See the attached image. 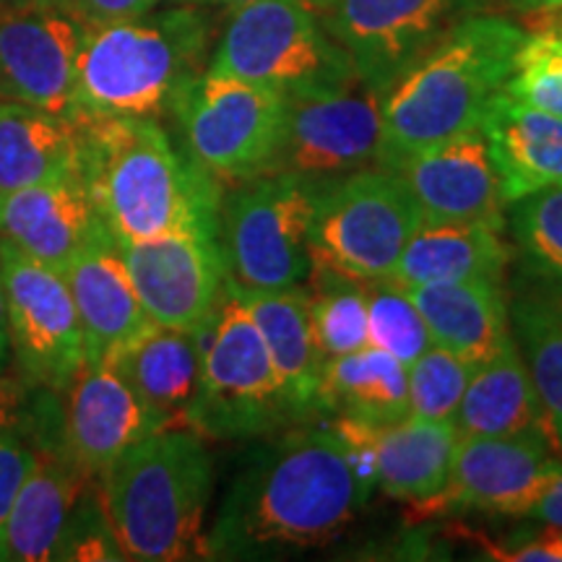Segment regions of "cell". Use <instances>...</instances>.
Listing matches in <instances>:
<instances>
[{"label": "cell", "mask_w": 562, "mask_h": 562, "mask_svg": "<svg viewBox=\"0 0 562 562\" xmlns=\"http://www.w3.org/2000/svg\"><path fill=\"white\" fill-rule=\"evenodd\" d=\"M334 425L263 440L245 456L206 533V558L256 560L328 544L370 497Z\"/></svg>", "instance_id": "cell-1"}, {"label": "cell", "mask_w": 562, "mask_h": 562, "mask_svg": "<svg viewBox=\"0 0 562 562\" xmlns=\"http://www.w3.org/2000/svg\"><path fill=\"white\" fill-rule=\"evenodd\" d=\"M81 175L115 243L220 224V180L175 149L157 117L76 115Z\"/></svg>", "instance_id": "cell-2"}, {"label": "cell", "mask_w": 562, "mask_h": 562, "mask_svg": "<svg viewBox=\"0 0 562 562\" xmlns=\"http://www.w3.org/2000/svg\"><path fill=\"white\" fill-rule=\"evenodd\" d=\"M526 37L513 21L474 13L459 21L383 97V161L480 131L505 91Z\"/></svg>", "instance_id": "cell-3"}, {"label": "cell", "mask_w": 562, "mask_h": 562, "mask_svg": "<svg viewBox=\"0 0 562 562\" xmlns=\"http://www.w3.org/2000/svg\"><path fill=\"white\" fill-rule=\"evenodd\" d=\"M102 508L117 550L128 560L206 558V516L214 459L188 427L133 442L102 476Z\"/></svg>", "instance_id": "cell-4"}, {"label": "cell", "mask_w": 562, "mask_h": 562, "mask_svg": "<svg viewBox=\"0 0 562 562\" xmlns=\"http://www.w3.org/2000/svg\"><path fill=\"white\" fill-rule=\"evenodd\" d=\"M211 24L199 3L87 26L76 63V115L159 117L203 70Z\"/></svg>", "instance_id": "cell-5"}, {"label": "cell", "mask_w": 562, "mask_h": 562, "mask_svg": "<svg viewBox=\"0 0 562 562\" xmlns=\"http://www.w3.org/2000/svg\"><path fill=\"white\" fill-rule=\"evenodd\" d=\"M195 339L201 347V383L188 414V430L209 440H250L302 425L261 331L229 284Z\"/></svg>", "instance_id": "cell-6"}, {"label": "cell", "mask_w": 562, "mask_h": 562, "mask_svg": "<svg viewBox=\"0 0 562 562\" xmlns=\"http://www.w3.org/2000/svg\"><path fill=\"white\" fill-rule=\"evenodd\" d=\"M318 182L311 222V271L389 281L422 222V211L391 167L372 165Z\"/></svg>", "instance_id": "cell-7"}, {"label": "cell", "mask_w": 562, "mask_h": 562, "mask_svg": "<svg viewBox=\"0 0 562 562\" xmlns=\"http://www.w3.org/2000/svg\"><path fill=\"white\" fill-rule=\"evenodd\" d=\"M209 70L302 97L357 79L341 45L305 0H252L232 11Z\"/></svg>", "instance_id": "cell-8"}, {"label": "cell", "mask_w": 562, "mask_h": 562, "mask_svg": "<svg viewBox=\"0 0 562 562\" xmlns=\"http://www.w3.org/2000/svg\"><path fill=\"white\" fill-rule=\"evenodd\" d=\"M315 195V180L266 172L222 199L220 243L237 286L284 290L311 277Z\"/></svg>", "instance_id": "cell-9"}, {"label": "cell", "mask_w": 562, "mask_h": 562, "mask_svg": "<svg viewBox=\"0 0 562 562\" xmlns=\"http://www.w3.org/2000/svg\"><path fill=\"white\" fill-rule=\"evenodd\" d=\"M188 151L216 180H250L277 170L284 144L286 97L201 70L172 104Z\"/></svg>", "instance_id": "cell-10"}, {"label": "cell", "mask_w": 562, "mask_h": 562, "mask_svg": "<svg viewBox=\"0 0 562 562\" xmlns=\"http://www.w3.org/2000/svg\"><path fill=\"white\" fill-rule=\"evenodd\" d=\"M11 357L24 381L63 393L83 364V334L66 277L53 266L0 240Z\"/></svg>", "instance_id": "cell-11"}, {"label": "cell", "mask_w": 562, "mask_h": 562, "mask_svg": "<svg viewBox=\"0 0 562 562\" xmlns=\"http://www.w3.org/2000/svg\"><path fill=\"white\" fill-rule=\"evenodd\" d=\"M487 0H328L318 11L355 74L385 94L463 19Z\"/></svg>", "instance_id": "cell-12"}, {"label": "cell", "mask_w": 562, "mask_h": 562, "mask_svg": "<svg viewBox=\"0 0 562 562\" xmlns=\"http://www.w3.org/2000/svg\"><path fill=\"white\" fill-rule=\"evenodd\" d=\"M383 97L360 76L336 89L286 100L277 170L331 180L383 161Z\"/></svg>", "instance_id": "cell-13"}, {"label": "cell", "mask_w": 562, "mask_h": 562, "mask_svg": "<svg viewBox=\"0 0 562 562\" xmlns=\"http://www.w3.org/2000/svg\"><path fill=\"white\" fill-rule=\"evenodd\" d=\"M115 245L140 305L157 326L195 334L214 315L229 277L220 224H191Z\"/></svg>", "instance_id": "cell-14"}, {"label": "cell", "mask_w": 562, "mask_h": 562, "mask_svg": "<svg viewBox=\"0 0 562 562\" xmlns=\"http://www.w3.org/2000/svg\"><path fill=\"white\" fill-rule=\"evenodd\" d=\"M562 474V456L544 430L503 438H459L451 482L419 510H482L490 516H521Z\"/></svg>", "instance_id": "cell-15"}, {"label": "cell", "mask_w": 562, "mask_h": 562, "mask_svg": "<svg viewBox=\"0 0 562 562\" xmlns=\"http://www.w3.org/2000/svg\"><path fill=\"white\" fill-rule=\"evenodd\" d=\"M83 30L70 11L26 5L0 13V102L76 115V63Z\"/></svg>", "instance_id": "cell-16"}, {"label": "cell", "mask_w": 562, "mask_h": 562, "mask_svg": "<svg viewBox=\"0 0 562 562\" xmlns=\"http://www.w3.org/2000/svg\"><path fill=\"white\" fill-rule=\"evenodd\" d=\"M425 222L505 229L503 195L482 131H469L391 161Z\"/></svg>", "instance_id": "cell-17"}, {"label": "cell", "mask_w": 562, "mask_h": 562, "mask_svg": "<svg viewBox=\"0 0 562 562\" xmlns=\"http://www.w3.org/2000/svg\"><path fill=\"white\" fill-rule=\"evenodd\" d=\"M63 393V451L89 480H100L133 442L159 430L110 360L83 364Z\"/></svg>", "instance_id": "cell-18"}, {"label": "cell", "mask_w": 562, "mask_h": 562, "mask_svg": "<svg viewBox=\"0 0 562 562\" xmlns=\"http://www.w3.org/2000/svg\"><path fill=\"white\" fill-rule=\"evenodd\" d=\"M79 313L87 362H100L128 347L157 323L140 305L133 279L110 232L76 252L60 271Z\"/></svg>", "instance_id": "cell-19"}, {"label": "cell", "mask_w": 562, "mask_h": 562, "mask_svg": "<svg viewBox=\"0 0 562 562\" xmlns=\"http://www.w3.org/2000/svg\"><path fill=\"white\" fill-rule=\"evenodd\" d=\"M104 232L83 175L0 193V240L58 271Z\"/></svg>", "instance_id": "cell-20"}, {"label": "cell", "mask_w": 562, "mask_h": 562, "mask_svg": "<svg viewBox=\"0 0 562 562\" xmlns=\"http://www.w3.org/2000/svg\"><path fill=\"white\" fill-rule=\"evenodd\" d=\"M227 284L261 331L297 419L321 417L323 357L313 334L311 290L302 284L284 290H245L229 277Z\"/></svg>", "instance_id": "cell-21"}, {"label": "cell", "mask_w": 562, "mask_h": 562, "mask_svg": "<svg viewBox=\"0 0 562 562\" xmlns=\"http://www.w3.org/2000/svg\"><path fill=\"white\" fill-rule=\"evenodd\" d=\"M480 131L487 138L505 203L562 186V117L510 100L503 91L490 104Z\"/></svg>", "instance_id": "cell-22"}, {"label": "cell", "mask_w": 562, "mask_h": 562, "mask_svg": "<svg viewBox=\"0 0 562 562\" xmlns=\"http://www.w3.org/2000/svg\"><path fill=\"white\" fill-rule=\"evenodd\" d=\"M351 425L360 430L375 456L378 484L385 495L417 508L446 492L453 472L456 446H459L456 422L404 417L383 427L360 425V422Z\"/></svg>", "instance_id": "cell-23"}, {"label": "cell", "mask_w": 562, "mask_h": 562, "mask_svg": "<svg viewBox=\"0 0 562 562\" xmlns=\"http://www.w3.org/2000/svg\"><path fill=\"white\" fill-rule=\"evenodd\" d=\"M89 476L63 451H37L32 472L16 492L0 537V560H58L70 513L81 501Z\"/></svg>", "instance_id": "cell-24"}, {"label": "cell", "mask_w": 562, "mask_h": 562, "mask_svg": "<svg viewBox=\"0 0 562 562\" xmlns=\"http://www.w3.org/2000/svg\"><path fill=\"white\" fill-rule=\"evenodd\" d=\"M108 360L149 409L159 430L188 427L201 383V347L195 334L157 326Z\"/></svg>", "instance_id": "cell-25"}, {"label": "cell", "mask_w": 562, "mask_h": 562, "mask_svg": "<svg viewBox=\"0 0 562 562\" xmlns=\"http://www.w3.org/2000/svg\"><path fill=\"white\" fill-rule=\"evenodd\" d=\"M510 258L503 229L490 224L422 222L389 281L402 290L456 281L503 284Z\"/></svg>", "instance_id": "cell-26"}, {"label": "cell", "mask_w": 562, "mask_h": 562, "mask_svg": "<svg viewBox=\"0 0 562 562\" xmlns=\"http://www.w3.org/2000/svg\"><path fill=\"white\" fill-rule=\"evenodd\" d=\"M435 347L480 364L513 339L510 311L501 284L456 281L406 290Z\"/></svg>", "instance_id": "cell-27"}, {"label": "cell", "mask_w": 562, "mask_h": 562, "mask_svg": "<svg viewBox=\"0 0 562 562\" xmlns=\"http://www.w3.org/2000/svg\"><path fill=\"white\" fill-rule=\"evenodd\" d=\"M81 175L76 115L0 102V193Z\"/></svg>", "instance_id": "cell-28"}, {"label": "cell", "mask_w": 562, "mask_h": 562, "mask_svg": "<svg viewBox=\"0 0 562 562\" xmlns=\"http://www.w3.org/2000/svg\"><path fill=\"white\" fill-rule=\"evenodd\" d=\"M318 396L323 414L370 427L393 425L409 417V368L368 344L323 362Z\"/></svg>", "instance_id": "cell-29"}, {"label": "cell", "mask_w": 562, "mask_h": 562, "mask_svg": "<svg viewBox=\"0 0 562 562\" xmlns=\"http://www.w3.org/2000/svg\"><path fill=\"white\" fill-rule=\"evenodd\" d=\"M453 422L459 438H503L544 430L542 404L516 339L476 364Z\"/></svg>", "instance_id": "cell-30"}, {"label": "cell", "mask_w": 562, "mask_h": 562, "mask_svg": "<svg viewBox=\"0 0 562 562\" xmlns=\"http://www.w3.org/2000/svg\"><path fill=\"white\" fill-rule=\"evenodd\" d=\"M508 311L513 339L542 404L547 438L562 456V290L537 281Z\"/></svg>", "instance_id": "cell-31"}, {"label": "cell", "mask_w": 562, "mask_h": 562, "mask_svg": "<svg viewBox=\"0 0 562 562\" xmlns=\"http://www.w3.org/2000/svg\"><path fill=\"white\" fill-rule=\"evenodd\" d=\"M313 271L318 284L311 290V321L323 362L368 347V281Z\"/></svg>", "instance_id": "cell-32"}, {"label": "cell", "mask_w": 562, "mask_h": 562, "mask_svg": "<svg viewBox=\"0 0 562 562\" xmlns=\"http://www.w3.org/2000/svg\"><path fill=\"white\" fill-rule=\"evenodd\" d=\"M510 229L526 271L562 290V186L510 203Z\"/></svg>", "instance_id": "cell-33"}, {"label": "cell", "mask_w": 562, "mask_h": 562, "mask_svg": "<svg viewBox=\"0 0 562 562\" xmlns=\"http://www.w3.org/2000/svg\"><path fill=\"white\" fill-rule=\"evenodd\" d=\"M368 328L372 347L385 349L406 368L432 347L417 305L391 281H368Z\"/></svg>", "instance_id": "cell-34"}, {"label": "cell", "mask_w": 562, "mask_h": 562, "mask_svg": "<svg viewBox=\"0 0 562 562\" xmlns=\"http://www.w3.org/2000/svg\"><path fill=\"white\" fill-rule=\"evenodd\" d=\"M474 368L432 344L409 364V417L453 422Z\"/></svg>", "instance_id": "cell-35"}, {"label": "cell", "mask_w": 562, "mask_h": 562, "mask_svg": "<svg viewBox=\"0 0 562 562\" xmlns=\"http://www.w3.org/2000/svg\"><path fill=\"white\" fill-rule=\"evenodd\" d=\"M510 100L562 117V40L526 32L505 83Z\"/></svg>", "instance_id": "cell-36"}, {"label": "cell", "mask_w": 562, "mask_h": 562, "mask_svg": "<svg viewBox=\"0 0 562 562\" xmlns=\"http://www.w3.org/2000/svg\"><path fill=\"white\" fill-rule=\"evenodd\" d=\"M482 550L492 560L505 562H562V529L539 524L537 531L516 533L508 542L480 539Z\"/></svg>", "instance_id": "cell-37"}, {"label": "cell", "mask_w": 562, "mask_h": 562, "mask_svg": "<svg viewBox=\"0 0 562 562\" xmlns=\"http://www.w3.org/2000/svg\"><path fill=\"white\" fill-rule=\"evenodd\" d=\"M37 451L21 435L0 430V537H3L5 518L16 501V492L32 472Z\"/></svg>", "instance_id": "cell-38"}, {"label": "cell", "mask_w": 562, "mask_h": 562, "mask_svg": "<svg viewBox=\"0 0 562 562\" xmlns=\"http://www.w3.org/2000/svg\"><path fill=\"white\" fill-rule=\"evenodd\" d=\"M37 412L40 402L32 396L30 383L3 372L0 375V430H11L26 440L34 430Z\"/></svg>", "instance_id": "cell-39"}, {"label": "cell", "mask_w": 562, "mask_h": 562, "mask_svg": "<svg viewBox=\"0 0 562 562\" xmlns=\"http://www.w3.org/2000/svg\"><path fill=\"white\" fill-rule=\"evenodd\" d=\"M151 0H74L70 13L81 21L83 26L115 24V21L136 19L140 13L151 11Z\"/></svg>", "instance_id": "cell-40"}, {"label": "cell", "mask_w": 562, "mask_h": 562, "mask_svg": "<svg viewBox=\"0 0 562 562\" xmlns=\"http://www.w3.org/2000/svg\"><path fill=\"white\" fill-rule=\"evenodd\" d=\"M526 518L544 526H554V529H562V474L542 492V497L531 505Z\"/></svg>", "instance_id": "cell-41"}, {"label": "cell", "mask_w": 562, "mask_h": 562, "mask_svg": "<svg viewBox=\"0 0 562 562\" xmlns=\"http://www.w3.org/2000/svg\"><path fill=\"white\" fill-rule=\"evenodd\" d=\"M529 30H531V32L554 34V37L562 40V9L533 11L531 16H529Z\"/></svg>", "instance_id": "cell-42"}, {"label": "cell", "mask_w": 562, "mask_h": 562, "mask_svg": "<svg viewBox=\"0 0 562 562\" xmlns=\"http://www.w3.org/2000/svg\"><path fill=\"white\" fill-rule=\"evenodd\" d=\"M11 344H9V321H5V292H3V273H0V375L9 368Z\"/></svg>", "instance_id": "cell-43"}, {"label": "cell", "mask_w": 562, "mask_h": 562, "mask_svg": "<svg viewBox=\"0 0 562 562\" xmlns=\"http://www.w3.org/2000/svg\"><path fill=\"white\" fill-rule=\"evenodd\" d=\"M518 9L524 11H552V9H562V0H513Z\"/></svg>", "instance_id": "cell-44"}, {"label": "cell", "mask_w": 562, "mask_h": 562, "mask_svg": "<svg viewBox=\"0 0 562 562\" xmlns=\"http://www.w3.org/2000/svg\"><path fill=\"white\" fill-rule=\"evenodd\" d=\"M199 5H222V9H229V11H237L243 9V5L252 3V0H195Z\"/></svg>", "instance_id": "cell-45"}, {"label": "cell", "mask_w": 562, "mask_h": 562, "mask_svg": "<svg viewBox=\"0 0 562 562\" xmlns=\"http://www.w3.org/2000/svg\"><path fill=\"white\" fill-rule=\"evenodd\" d=\"M32 5L37 9H58V11H68L74 5V0H30Z\"/></svg>", "instance_id": "cell-46"}, {"label": "cell", "mask_w": 562, "mask_h": 562, "mask_svg": "<svg viewBox=\"0 0 562 562\" xmlns=\"http://www.w3.org/2000/svg\"><path fill=\"white\" fill-rule=\"evenodd\" d=\"M26 5H32L30 0H0V13H9V11L26 9Z\"/></svg>", "instance_id": "cell-47"}, {"label": "cell", "mask_w": 562, "mask_h": 562, "mask_svg": "<svg viewBox=\"0 0 562 562\" xmlns=\"http://www.w3.org/2000/svg\"><path fill=\"white\" fill-rule=\"evenodd\" d=\"M165 3H195V0H151V5L157 9V5H165Z\"/></svg>", "instance_id": "cell-48"}, {"label": "cell", "mask_w": 562, "mask_h": 562, "mask_svg": "<svg viewBox=\"0 0 562 562\" xmlns=\"http://www.w3.org/2000/svg\"><path fill=\"white\" fill-rule=\"evenodd\" d=\"M305 3H311L315 11H321V9H323V5H326V3H328V0H305Z\"/></svg>", "instance_id": "cell-49"}]
</instances>
